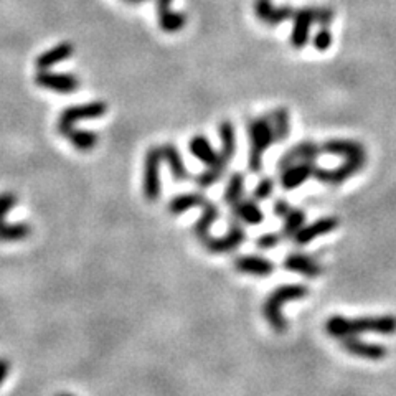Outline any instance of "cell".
<instances>
[{
    "label": "cell",
    "mask_w": 396,
    "mask_h": 396,
    "mask_svg": "<svg viewBox=\"0 0 396 396\" xmlns=\"http://www.w3.org/2000/svg\"><path fill=\"white\" fill-rule=\"evenodd\" d=\"M58 396H73V395H70V393H60Z\"/></svg>",
    "instance_id": "35"
},
{
    "label": "cell",
    "mask_w": 396,
    "mask_h": 396,
    "mask_svg": "<svg viewBox=\"0 0 396 396\" xmlns=\"http://www.w3.org/2000/svg\"><path fill=\"white\" fill-rule=\"evenodd\" d=\"M247 129L249 138L248 167L253 174H258L263 167L264 152L271 147L272 142H276L274 129H272L270 115L248 121Z\"/></svg>",
    "instance_id": "4"
},
{
    "label": "cell",
    "mask_w": 396,
    "mask_h": 396,
    "mask_svg": "<svg viewBox=\"0 0 396 396\" xmlns=\"http://www.w3.org/2000/svg\"><path fill=\"white\" fill-rule=\"evenodd\" d=\"M322 152L332 154V156H339V157H353V156H360V154H367L365 147L357 140H350V139H332L327 140V142L321 144Z\"/></svg>",
    "instance_id": "21"
},
{
    "label": "cell",
    "mask_w": 396,
    "mask_h": 396,
    "mask_svg": "<svg viewBox=\"0 0 396 396\" xmlns=\"http://www.w3.org/2000/svg\"><path fill=\"white\" fill-rule=\"evenodd\" d=\"M58 132H60L63 138H66L68 140H70V142L73 144V147H75L76 150H80V152H88V150H93L94 147H96V144L99 140L96 132L76 129L75 126L61 127V129H58Z\"/></svg>",
    "instance_id": "19"
},
{
    "label": "cell",
    "mask_w": 396,
    "mask_h": 396,
    "mask_svg": "<svg viewBox=\"0 0 396 396\" xmlns=\"http://www.w3.org/2000/svg\"><path fill=\"white\" fill-rule=\"evenodd\" d=\"M127 3H140L145 0H124ZM159 12V24L161 29L167 34H177L186 25V15L182 12L170 10V6L174 0H156Z\"/></svg>",
    "instance_id": "13"
},
{
    "label": "cell",
    "mask_w": 396,
    "mask_h": 396,
    "mask_svg": "<svg viewBox=\"0 0 396 396\" xmlns=\"http://www.w3.org/2000/svg\"><path fill=\"white\" fill-rule=\"evenodd\" d=\"M282 238H284V236H282V233H266V235H261L256 240V247L259 249H271V248L277 247V244L281 243Z\"/></svg>",
    "instance_id": "31"
},
{
    "label": "cell",
    "mask_w": 396,
    "mask_h": 396,
    "mask_svg": "<svg viewBox=\"0 0 396 396\" xmlns=\"http://www.w3.org/2000/svg\"><path fill=\"white\" fill-rule=\"evenodd\" d=\"M244 241H247V233H244V230L241 228L240 221H235L233 225H231V228L228 230V233H225L223 236L208 235L207 238L202 240V243L203 247L207 248L208 253L226 254L238 249Z\"/></svg>",
    "instance_id": "9"
},
{
    "label": "cell",
    "mask_w": 396,
    "mask_h": 396,
    "mask_svg": "<svg viewBox=\"0 0 396 396\" xmlns=\"http://www.w3.org/2000/svg\"><path fill=\"white\" fill-rule=\"evenodd\" d=\"M244 192V175L240 174V172H235L233 175L230 177L228 184H226L225 192H223V202L230 207H233L235 203H238L241 198H243Z\"/></svg>",
    "instance_id": "29"
},
{
    "label": "cell",
    "mask_w": 396,
    "mask_h": 396,
    "mask_svg": "<svg viewBox=\"0 0 396 396\" xmlns=\"http://www.w3.org/2000/svg\"><path fill=\"white\" fill-rule=\"evenodd\" d=\"M274 192V180L271 177H264V179L259 180V184L254 186V192H253V198L256 202H264L267 200Z\"/></svg>",
    "instance_id": "30"
},
{
    "label": "cell",
    "mask_w": 396,
    "mask_h": 396,
    "mask_svg": "<svg viewBox=\"0 0 396 396\" xmlns=\"http://www.w3.org/2000/svg\"><path fill=\"white\" fill-rule=\"evenodd\" d=\"M340 345H342L345 352H349L350 355H353V357L357 358H363V360L380 362L388 355V349H386L385 345L367 342V340L358 339L357 335L345 337V339H342V342H340Z\"/></svg>",
    "instance_id": "11"
},
{
    "label": "cell",
    "mask_w": 396,
    "mask_h": 396,
    "mask_svg": "<svg viewBox=\"0 0 396 396\" xmlns=\"http://www.w3.org/2000/svg\"><path fill=\"white\" fill-rule=\"evenodd\" d=\"M309 295V288L304 284H284L276 288L272 293L264 299L263 302V316L267 324L276 334H284L288 329V322L282 316V306L286 302L304 299Z\"/></svg>",
    "instance_id": "3"
},
{
    "label": "cell",
    "mask_w": 396,
    "mask_h": 396,
    "mask_svg": "<svg viewBox=\"0 0 396 396\" xmlns=\"http://www.w3.org/2000/svg\"><path fill=\"white\" fill-rule=\"evenodd\" d=\"M231 208H233V217L236 218V221H243L251 226H258L264 221V213L258 207L256 200H240Z\"/></svg>",
    "instance_id": "22"
},
{
    "label": "cell",
    "mask_w": 396,
    "mask_h": 396,
    "mask_svg": "<svg viewBox=\"0 0 396 396\" xmlns=\"http://www.w3.org/2000/svg\"><path fill=\"white\" fill-rule=\"evenodd\" d=\"M205 203H207V200H205V195L202 193H197V192L180 193V195H175V197L168 202L167 210L170 215H184L185 212L192 210V208H197V207H203Z\"/></svg>",
    "instance_id": "24"
},
{
    "label": "cell",
    "mask_w": 396,
    "mask_h": 396,
    "mask_svg": "<svg viewBox=\"0 0 396 396\" xmlns=\"http://www.w3.org/2000/svg\"><path fill=\"white\" fill-rule=\"evenodd\" d=\"M284 226H282V236L286 240H293L295 235L299 233V230L302 228L304 223H306V212L300 210V208H291L288 215L284 218Z\"/></svg>",
    "instance_id": "27"
},
{
    "label": "cell",
    "mask_w": 396,
    "mask_h": 396,
    "mask_svg": "<svg viewBox=\"0 0 396 396\" xmlns=\"http://www.w3.org/2000/svg\"><path fill=\"white\" fill-rule=\"evenodd\" d=\"M254 12L263 24L270 27H274L284 20H293L294 29L291 31V45L298 50L304 48L309 43L312 24L329 27L335 18L334 10L329 7H274L271 0H256Z\"/></svg>",
    "instance_id": "1"
},
{
    "label": "cell",
    "mask_w": 396,
    "mask_h": 396,
    "mask_svg": "<svg viewBox=\"0 0 396 396\" xmlns=\"http://www.w3.org/2000/svg\"><path fill=\"white\" fill-rule=\"evenodd\" d=\"M108 112V104L103 101L86 103V104H75V106L66 108L61 112L60 119H58V129L61 127L75 126V122L86 121V119H98Z\"/></svg>",
    "instance_id": "10"
},
{
    "label": "cell",
    "mask_w": 396,
    "mask_h": 396,
    "mask_svg": "<svg viewBox=\"0 0 396 396\" xmlns=\"http://www.w3.org/2000/svg\"><path fill=\"white\" fill-rule=\"evenodd\" d=\"M189 149L190 152H192V156L198 159L200 162H203L207 167H210L217 162L218 152L212 147L210 140L205 138V135H195V138H192L189 144Z\"/></svg>",
    "instance_id": "25"
},
{
    "label": "cell",
    "mask_w": 396,
    "mask_h": 396,
    "mask_svg": "<svg viewBox=\"0 0 396 396\" xmlns=\"http://www.w3.org/2000/svg\"><path fill=\"white\" fill-rule=\"evenodd\" d=\"M271 122H272V129H274L276 135V142H282L289 138L291 132V119H289V112L286 108L274 109V111L270 115Z\"/></svg>",
    "instance_id": "28"
},
{
    "label": "cell",
    "mask_w": 396,
    "mask_h": 396,
    "mask_svg": "<svg viewBox=\"0 0 396 396\" xmlns=\"http://www.w3.org/2000/svg\"><path fill=\"white\" fill-rule=\"evenodd\" d=\"M8 372H10V363H8V360H6V358H0V385L6 381Z\"/></svg>",
    "instance_id": "34"
},
{
    "label": "cell",
    "mask_w": 396,
    "mask_h": 396,
    "mask_svg": "<svg viewBox=\"0 0 396 396\" xmlns=\"http://www.w3.org/2000/svg\"><path fill=\"white\" fill-rule=\"evenodd\" d=\"M163 159L161 147H150L144 159V175H142V192L145 200L157 202L161 198V166Z\"/></svg>",
    "instance_id": "6"
},
{
    "label": "cell",
    "mask_w": 396,
    "mask_h": 396,
    "mask_svg": "<svg viewBox=\"0 0 396 396\" xmlns=\"http://www.w3.org/2000/svg\"><path fill=\"white\" fill-rule=\"evenodd\" d=\"M325 332L334 339H345L353 335H393L396 334V316H365L349 318L344 316H332L325 322Z\"/></svg>",
    "instance_id": "2"
},
{
    "label": "cell",
    "mask_w": 396,
    "mask_h": 396,
    "mask_svg": "<svg viewBox=\"0 0 396 396\" xmlns=\"http://www.w3.org/2000/svg\"><path fill=\"white\" fill-rule=\"evenodd\" d=\"M291 205L286 202V200H276L274 202V207H272V210H274V215L276 217H281V218H284L286 215H288V212L291 210Z\"/></svg>",
    "instance_id": "33"
},
{
    "label": "cell",
    "mask_w": 396,
    "mask_h": 396,
    "mask_svg": "<svg viewBox=\"0 0 396 396\" xmlns=\"http://www.w3.org/2000/svg\"><path fill=\"white\" fill-rule=\"evenodd\" d=\"M73 52H75V48H73L71 43L68 42H63L60 45H57V47L47 50V52L40 54L38 58H36L35 65L38 70H48V68H52L54 65H58V63L68 60V58H71Z\"/></svg>",
    "instance_id": "23"
},
{
    "label": "cell",
    "mask_w": 396,
    "mask_h": 396,
    "mask_svg": "<svg viewBox=\"0 0 396 396\" xmlns=\"http://www.w3.org/2000/svg\"><path fill=\"white\" fill-rule=\"evenodd\" d=\"M321 144L312 142V140H304V142L295 144L293 149H289L288 152L281 157L279 163H277V168H279L281 172L299 162H316V159L321 156Z\"/></svg>",
    "instance_id": "14"
},
{
    "label": "cell",
    "mask_w": 396,
    "mask_h": 396,
    "mask_svg": "<svg viewBox=\"0 0 396 396\" xmlns=\"http://www.w3.org/2000/svg\"><path fill=\"white\" fill-rule=\"evenodd\" d=\"M220 139H221V149L218 152V159L213 166L207 167V170L202 172L197 177V185L200 189H210L221 179L228 168L231 159L235 156L236 150V138H235V127L230 121H223L220 124Z\"/></svg>",
    "instance_id": "5"
},
{
    "label": "cell",
    "mask_w": 396,
    "mask_h": 396,
    "mask_svg": "<svg viewBox=\"0 0 396 396\" xmlns=\"http://www.w3.org/2000/svg\"><path fill=\"white\" fill-rule=\"evenodd\" d=\"M337 226H339V218L337 217L318 218V220L309 223V225L306 226H302V228L299 230V233L295 235L293 240L298 247H306V244L312 243V241L318 238V236L332 233V231L337 230Z\"/></svg>",
    "instance_id": "15"
},
{
    "label": "cell",
    "mask_w": 396,
    "mask_h": 396,
    "mask_svg": "<svg viewBox=\"0 0 396 396\" xmlns=\"http://www.w3.org/2000/svg\"><path fill=\"white\" fill-rule=\"evenodd\" d=\"M17 205V195L12 192L0 193V241L13 243L22 241L31 235V226L29 223H7L6 217Z\"/></svg>",
    "instance_id": "7"
},
{
    "label": "cell",
    "mask_w": 396,
    "mask_h": 396,
    "mask_svg": "<svg viewBox=\"0 0 396 396\" xmlns=\"http://www.w3.org/2000/svg\"><path fill=\"white\" fill-rule=\"evenodd\" d=\"M162 159L163 162L167 163L168 168H170V174L175 180H189L190 179V172L186 168L184 159H182L180 150L175 147L174 144H163L161 147Z\"/></svg>",
    "instance_id": "20"
},
{
    "label": "cell",
    "mask_w": 396,
    "mask_h": 396,
    "mask_svg": "<svg viewBox=\"0 0 396 396\" xmlns=\"http://www.w3.org/2000/svg\"><path fill=\"white\" fill-rule=\"evenodd\" d=\"M330 45H332V34L327 30V27H322V30L318 31L316 38H314V47L321 50V52H325V50L330 48Z\"/></svg>",
    "instance_id": "32"
},
{
    "label": "cell",
    "mask_w": 396,
    "mask_h": 396,
    "mask_svg": "<svg viewBox=\"0 0 396 396\" xmlns=\"http://www.w3.org/2000/svg\"><path fill=\"white\" fill-rule=\"evenodd\" d=\"M235 270L243 274L266 277L274 271V263L267 258L256 256V254H243L235 259Z\"/></svg>",
    "instance_id": "18"
},
{
    "label": "cell",
    "mask_w": 396,
    "mask_h": 396,
    "mask_svg": "<svg viewBox=\"0 0 396 396\" xmlns=\"http://www.w3.org/2000/svg\"><path fill=\"white\" fill-rule=\"evenodd\" d=\"M365 163H367V154H360V156L347 157L339 167L334 168L316 167L314 177H316L318 182H322V184L339 185L347 182L349 179H352L353 175H357L358 172L365 167Z\"/></svg>",
    "instance_id": "8"
},
{
    "label": "cell",
    "mask_w": 396,
    "mask_h": 396,
    "mask_svg": "<svg viewBox=\"0 0 396 396\" xmlns=\"http://www.w3.org/2000/svg\"><path fill=\"white\" fill-rule=\"evenodd\" d=\"M218 217H220V210H218L217 205L208 203V202L205 203L202 215H200V218L195 221V225H193L195 236H197L198 240L207 238V236L210 235L212 226L215 225V221L218 220Z\"/></svg>",
    "instance_id": "26"
},
{
    "label": "cell",
    "mask_w": 396,
    "mask_h": 396,
    "mask_svg": "<svg viewBox=\"0 0 396 396\" xmlns=\"http://www.w3.org/2000/svg\"><path fill=\"white\" fill-rule=\"evenodd\" d=\"M316 167V162H299L284 168V170H281V186L284 190L299 189L304 182H307L311 177H314Z\"/></svg>",
    "instance_id": "16"
},
{
    "label": "cell",
    "mask_w": 396,
    "mask_h": 396,
    "mask_svg": "<svg viewBox=\"0 0 396 396\" xmlns=\"http://www.w3.org/2000/svg\"><path fill=\"white\" fill-rule=\"evenodd\" d=\"M35 83L42 88L57 91L61 94H70L80 88V80L70 73H52L47 70H40L35 76Z\"/></svg>",
    "instance_id": "12"
},
{
    "label": "cell",
    "mask_w": 396,
    "mask_h": 396,
    "mask_svg": "<svg viewBox=\"0 0 396 396\" xmlns=\"http://www.w3.org/2000/svg\"><path fill=\"white\" fill-rule=\"evenodd\" d=\"M282 266H284L286 271H293V272H298V274H302L306 277H318L322 274V264L317 261L316 258L309 256V254H304V253H293V254H288L284 259V263H282Z\"/></svg>",
    "instance_id": "17"
}]
</instances>
